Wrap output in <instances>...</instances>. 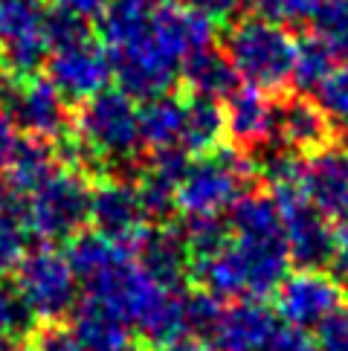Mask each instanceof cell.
Returning a JSON list of instances; mask_svg holds the SVG:
<instances>
[{
    "label": "cell",
    "instance_id": "36",
    "mask_svg": "<svg viewBox=\"0 0 348 351\" xmlns=\"http://www.w3.org/2000/svg\"><path fill=\"white\" fill-rule=\"evenodd\" d=\"M12 346H15V343H12V340H9V337H6L3 331H0V351H15V348H12Z\"/></svg>",
    "mask_w": 348,
    "mask_h": 351
},
{
    "label": "cell",
    "instance_id": "29",
    "mask_svg": "<svg viewBox=\"0 0 348 351\" xmlns=\"http://www.w3.org/2000/svg\"><path fill=\"white\" fill-rule=\"evenodd\" d=\"M258 12L276 23H302L316 15L322 0H256Z\"/></svg>",
    "mask_w": 348,
    "mask_h": 351
},
{
    "label": "cell",
    "instance_id": "22",
    "mask_svg": "<svg viewBox=\"0 0 348 351\" xmlns=\"http://www.w3.org/2000/svg\"><path fill=\"white\" fill-rule=\"evenodd\" d=\"M29 227L27 215H23V200L6 197V206L0 209V279H9L18 270V265L29 253Z\"/></svg>",
    "mask_w": 348,
    "mask_h": 351
},
{
    "label": "cell",
    "instance_id": "31",
    "mask_svg": "<svg viewBox=\"0 0 348 351\" xmlns=\"http://www.w3.org/2000/svg\"><path fill=\"white\" fill-rule=\"evenodd\" d=\"M264 351H319L316 340L308 334V328H296V325H288V328H279L270 337V343L264 346Z\"/></svg>",
    "mask_w": 348,
    "mask_h": 351
},
{
    "label": "cell",
    "instance_id": "34",
    "mask_svg": "<svg viewBox=\"0 0 348 351\" xmlns=\"http://www.w3.org/2000/svg\"><path fill=\"white\" fill-rule=\"evenodd\" d=\"M18 145V131H15V122L9 119L6 110H0V169H6V162L12 157Z\"/></svg>",
    "mask_w": 348,
    "mask_h": 351
},
{
    "label": "cell",
    "instance_id": "20",
    "mask_svg": "<svg viewBox=\"0 0 348 351\" xmlns=\"http://www.w3.org/2000/svg\"><path fill=\"white\" fill-rule=\"evenodd\" d=\"M183 119H186V96L163 93V96L148 99V102L142 105V110H140L142 143L151 148V152L180 145Z\"/></svg>",
    "mask_w": 348,
    "mask_h": 351
},
{
    "label": "cell",
    "instance_id": "16",
    "mask_svg": "<svg viewBox=\"0 0 348 351\" xmlns=\"http://www.w3.org/2000/svg\"><path fill=\"white\" fill-rule=\"evenodd\" d=\"M61 169L55 140H44L35 134L18 136V145L6 162V178H9V195L27 200L38 186L53 178Z\"/></svg>",
    "mask_w": 348,
    "mask_h": 351
},
{
    "label": "cell",
    "instance_id": "23",
    "mask_svg": "<svg viewBox=\"0 0 348 351\" xmlns=\"http://www.w3.org/2000/svg\"><path fill=\"white\" fill-rule=\"evenodd\" d=\"M334 56L331 49L322 44L314 32L296 41V53H293V73H290V84L299 93L316 90V87L331 76L334 70Z\"/></svg>",
    "mask_w": 348,
    "mask_h": 351
},
{
    "label": "cell",
    "instance_id": "37",
    "mask_svg": "<svg viewBox=\"0 0 348 351\" xmlns=\"http://www.w3.org/2000/svg\"><path fill=\"white\" fill-rule=\"evenodd\" d=\"M15 351H38V348H35V346H29V343H23V346H18Z\"/></svg>",
    "mask_w": 348,
    "mask_h": 351
},
{
    "label": "cell",
    "instance_id": "2",
    "mask_svg": "<svg viewBox=\"0 0 348 351\" xmlns=\"http://www.w3.org/2000/svg\"><path fill=\"white\" fill-rule=\"evenodd\" d=\"M256 174V162L238 148L221 145L215 154L195 160L177 186L174 206L183 218H218L244 195V180Z\"/></svg>",
    "mask_w": 348,
    "mask_h": 351
},
{
    "label": "cell",
    "instance_id": "28",
    "mask_svg": "<svg viewBox=\"0 0 348 351\" xmlns=\"http://www.w3.org/2000/svg\"><path fill=\"white\" fill-rule=\"evenodd\" d=\"M47 38H49V53H53V49H67V47L90 41L93 32L84 18L55 6V9H47Z\"/></svg>",
    "mask_w": 348,
    "mask_h": 351
},
{
    "label": "cell",
    "instance_id": "33",
    "mask_svg": "<svg viewBox=\"0 0 348 351\" xmlns=\"http://www.w3.org/2000/svg\"><path fill=\"white\" fill-rule=\"evenodd\" d=\"M108 3H110V0H55L58 9L73 12V15H79L84 21H99L105 15Z\"/></svg>",
    "mask_w": 348,
    "mask_h": 351
},
{
    "label": "cell",
    "instance_id": "4",
    "mask_svg": "<svg viewBox=\"0 0 348 351\" xmlns=\"http://www.w3.org/2000/svg\"><path fill=\"white\" fill-rule=\"evenodd\" d=\"M49 58L44 0H0V76H38Z\"/></svg>",
    "mask_w": 348,
    "mask_h": 351
},
{
    "label": "cell",
    "instance_id": "21",
    "mask_svg": "<svg viewBox=\"0 0 348 351\" xmlns=\"http://www.w3.org/2000/svg\"><path fill=\"white\" fill-rule=\"evenodd\" d=\"M154 9V0H110L105 15L99 18V32H102L108 53L142 38L151 29Z\"/></svg>",
    "mask_w": 348,
    "mask_h": 351
},
{
    "label": "cell",
    "instance_id": "3",
    "mask_svg": "<svg viewBox=\"0 0 348 351\" xmlns=\"http://www.w3.org/2000/svg\"><path fill=\"white\" fill-rule=\"evenodd\" d=\"M90 189L93 180L87 174L61 166L53 178H47L38 189L23 200L27 227L44 244L70 241L90 223Z\"/></svg>",
    "mask_w": 348,
    "mask_h": 351
},
{
    "label": "cell",
    "instance_id": "25",
    "mask_svg": "<svg viewBox=\"0 0 348 351\" xmlns=\"http://www.w3.org/2000/svg\"><path fill=\"white\" fill-rule=\"evenodd\" d=\"M310 27L334 56L348 58V0H322Z\"/></svg>",
    "mask_w": 348,
    "mask_h": 351
},
{
    "label": "cell",
    "instance_id": "9",
    "mask_svg": "<svg viewBox=\"0 0 348 351\" xmlns=\"http://www.w3.org/2000/svg\"><path fill=\"white\" fill-rule=\"evenodd\" d=\"M110 76H114V64L108 49L96 38L67 49H53L47 58V79L70 105H82L108 90Z\"/></svg>",
    "mask_w": 348,
    "mask_h": 351
},
{
    "label": "cell",
    "instance_id": "14",
    "mask_svg": "<svg viewBox=\"0 0 348 351\" xmlns=\"http://www.w3.org/2000/svg\"><path fill=\"white\" fill-rule=\"evenodd\" d=\"M134 258L142 265V270L151 276L157 285L169 291H183V282L192 276V258L186 247L183 230L171 223H154L134 247Z\"/></svg>",
    "mask_w": 348,
    "mask_h": 351
},
{
    "label": "cell",
    "instance_id": "11",
    "mask_svg": "<svg viewBox=\"0 0 348 351\" xmlns=\"http://www.w3.org/2000/svg\"><path fill=\"white\" fill-rule=\"evenodd\" d=\"M302 189L325 218L348 215V152L325 145L302 160Z\"/></svg>",
    "mask_w": 348,
    "mask_h": 351
},
{
    "label": "cell",
    "instance_id": "6",
    "mask_svg": "<svg viewBox=\"0 0 348 351\" xmlns=\"http://www.w3.org/2000/svg\"><path fill=\"white\" fill-rule=\"evenodd\" d=\"M270 197L282 215L290 261H296L299 270H322L331 265L334 230L328 227V218L308 200L302 183L270 186Z\"/></svg>",
    "mask_w": 348,
    "mask_h": 351
},
{
    "label": "cell",
    "instance_id": "13",
    "mask_svg": "<svg viewBox=\"0 0 348 351\" xmlns=\"http://www.w3.org/2000/svg\"><path fill=\"white\" fill-rule=\"evenodd\" d=\"M276 308L264 305L261 299H241L223 305L218 328L212 334L215 351H264L270 337L279 331Z\"/></svg>",
    "mask_w": 348,
    "mask_h": 351
},
{
    "label": "cell",
    "instance_id": "27",
    "mask_svg": "<svg viewBox=\"0 0 348 351\" xmlns=\"http://www.w3.org/2000/svg\"><path fill=\"white\" fill-rule=\"evenodd\" d=\"M223 313V305L221 299L206 293L197 287L195 293L186 296V331L192 337H201V340H212V334L218 328V319Z\"/></svg>",
    "mask_w": 348,
    "mask_h": 351
},
{
    "label": "cell",
    "instance_id": "5",
    "mask_svg": "<svg viewBox=\"0 0 348 351\" xmlns=\"http://www.w3.org/2000/svg\"><path fill=\"white\" fill-rule=\"evenodd\" d=\"M12 276L38 322H64L67 313H73L79 305L76 273H73L67 256H61L53 244L32 247Z\"/></svg>",
    "mask_w": 348,
    "mask_h": 351
},
{
    "label": "cell",
    "instance_id": "17",
    "mask_svg": "<svg viewBox=\"0 0 348 351\" xmlns=\"http://www.w3.org/2000/svg\"><path fill=\"white\" fill-rule=\"evenodd\" d=\"M180 76L189 96H203V99H227L229 93L238 90V70L232 67L229 56L221 47H203L197 53L186 56L180 64Z\"/></svg>",
    "mask_w": 348,
    "mask_h": 351
},
{
    "label": "cell",
    "instance_id": "35",
    "mask_svg": "<svg viewBox=\"0 0 348 351\" xmlns=\"http://www.w3.org/2000/svg\"><path fill=\"white\" fill-rule=\"evenodd\" d=\"M241 3H244V0H192L195 9H201V12H206V15H212L215 21L232 18L235 12L241 9Z\"/></svg>",
    "mask_w": 348,
    "mask_h": 351
},
{
    "label": "cell",
    "instance_id": "12",
    "mask_svg": "<svg viewBox=\"0 0 348 351\" xmlns=\"http://www.w3.org/2000/svg\"><path fill=\"white\" fill-rule=\"evenodd\" d=\"M227 136L232 145L244 154H256V148L267 145L276 136V105L270 93L258 87H238L235 93L227 96Z\"/></svg>",
    "mask_w": 348,
    "mask_h": 351
},
{
    "label": "cell",
    "instance_id": "8",
    "mask_svg": "<svg viewBox=\"0 0 348 351\" xmlns=\"http://www.w3.org/2000/svg\"><path fill=\"white\" fill-rule=\"evenodd\" d=\"M3 102L9 119L21 125L27 134L44 136V140H61L70 131L67 102L55 90V84L41 73L18 82L6 79Z\"/></svg>",
    "mask_w": 348,
    "mask_h": 351
},
{
    "label": "cell",
    "instance_id": "18",
    "mask_svg": "<svg viewBox=\"0 0 348 351\" xmlns=\"http://www.w3.org/2000/svg\"><path fill=\"white\" fill-rule=\"evenodd\" d=\"M73 334L82 346V351H134L128 325L116 319L114 313H108L90 296H84V302L73 311Z\"/></svg>",
    "mask_w": 348,
    "mask_h": 351
},
{
    "label": "cell",
    "instance_id": "24",
    "mask_svg": "<svg viewBox=\"0 0 348 351\" xmlns=\"http://www.w3.org/2000/svg\"><path fill=\"white\" fill-rule=\"evenodd\" d=\"M38 325V317H35L15 279H0V331L12 343H27Z\"/></svg>",
    "mask_w": 348,
    "mask_h": 351
},
{
    "label": "cell",
    "instance_id": "30",
    "mask_svg": "<svg viewBox=\"0 0 348 351\" xmlns=\"http://www.w3.org/2000/svg\"><path fill=\"white\" fill-rule=\"evenodd\" d=\"M316 348L319 351H348V305L345 302L316 325Z\"/></svg>",
    "mask_w": 348,
    "mask_h": 351
},
{
    "label": "cell",
    "instance_id": "26",
    "mask_svg": "<svg viewBox=\"0 0 348 351\" xmlns=\"http://www.w3.org/2000/svg\"><path fill=\"white\" fill-rule=\"evenodd\" d=\"M316 105L325 110L331 125L348 131V61L331 70V76L316 87Z\"/></svg>",
    "mask_w": 348,
    "mask_h": 351
},
{
    "label": "cell",
    "instance_id": "19",
    "mask_svg": "<svg viewBox=\"0 0 348 351\" xmlns=\"http://www.w3.org/2000/svg\"><path fill=\"white\" fill-rule=\"evenodd\" d=\"M227 136V117L215 99L203 96H186V119L180 134V148L189 154L206 157L215 154Z\"/></svg>",
    "mask_w": 348,
    "mask_h": 351
},
{
    "label": "cell",
    "instance_id": "10",
    "mask_svg": "<svg viewBox=\"0 0 348 351\" xmlns=\"http://www.w3.org/2000/svg\"><path fill=\"white\" fill-rule=\"evenodd\" d=\"M345 302V285L325 270H296L276 291V313L296 328L319 325Z\"/></svg>",
    "mask_w": 348,
    "mask_h": 351
},
{
    "label": "cell",
    "instance_id": "15",
    "mask_svg": "<svg viewBox=\"0 0 348 351\" xmlns=\"http://www.w3.org/2000/svg\"><path fill=\"white\" fill-rule=\"evenodd\" d=\"M276 134H279V143L288 152L308 157L319 152V148L331 145L334 125L314 99H308L305 93H296L276 108Z\"/></svg>",
    "mask_w": 348,
    "mask_h": 351
},
{
    "label": "cell",
    "instance_id": "32",
    "mask_svg": "<svg viewBox=\"0 0 348 351\" xmlns=\"http://www.w3.org/2000/svg\"><path fill=\"white\" fill-rule=\"evenodd\" d=\"M331 270L334 276L348 285V215L337 221L334 227V250H331Z\"/></svg>",
    "mask_w": 348,
    "mask_h": 351
},
{
    "label": "cell",
    "instance_id": "1",
    "mask_svg": "<svg viewBox=\"0 0 348 351\" xmlns=\"http://www.w3.org/2000/svg\"><path fill=\"white\" fill-rule=\"evenodd\" d=\"M223 53L229 56L238 79L264 93H279L290 84L296 38L284 23L264 15H247L229 23L223 35Z\"/></svg>",
    "mask_w": 348,
    "mask_h": 351
},
{
    "label": "cell",
    "instance_id": "38",
    "mask_svg": "<svg viewBox=\"0 0 348 351\" xmlns=\"http://www.w3.org/2000/svg\"><path fill=\"white\" fill-rule=\"evenodd\" d=\"M134 351H157V348H151V346H148V348H134Z\"/></svg>",
    "mask_w": 348,
    "mask_h": 351
},
{
    "label": "cell",
    "instance_id": "7",
    "mask_svg": "<svg viewBox=\"0 0 348 351\" xmlns=\"http://www.w3.org/2000/svg\"><path fill=\"white\" fill-rule=\"evenodd\" d=\"M90 227L110 238V241L131 250L140 244V238L154 227L142 209V197L136 189V180L119 178V174H105L93 180L90 189Z\"/></svg>",
    "mask_w": 348,
    "mask_h": 351
}]
</instances>
